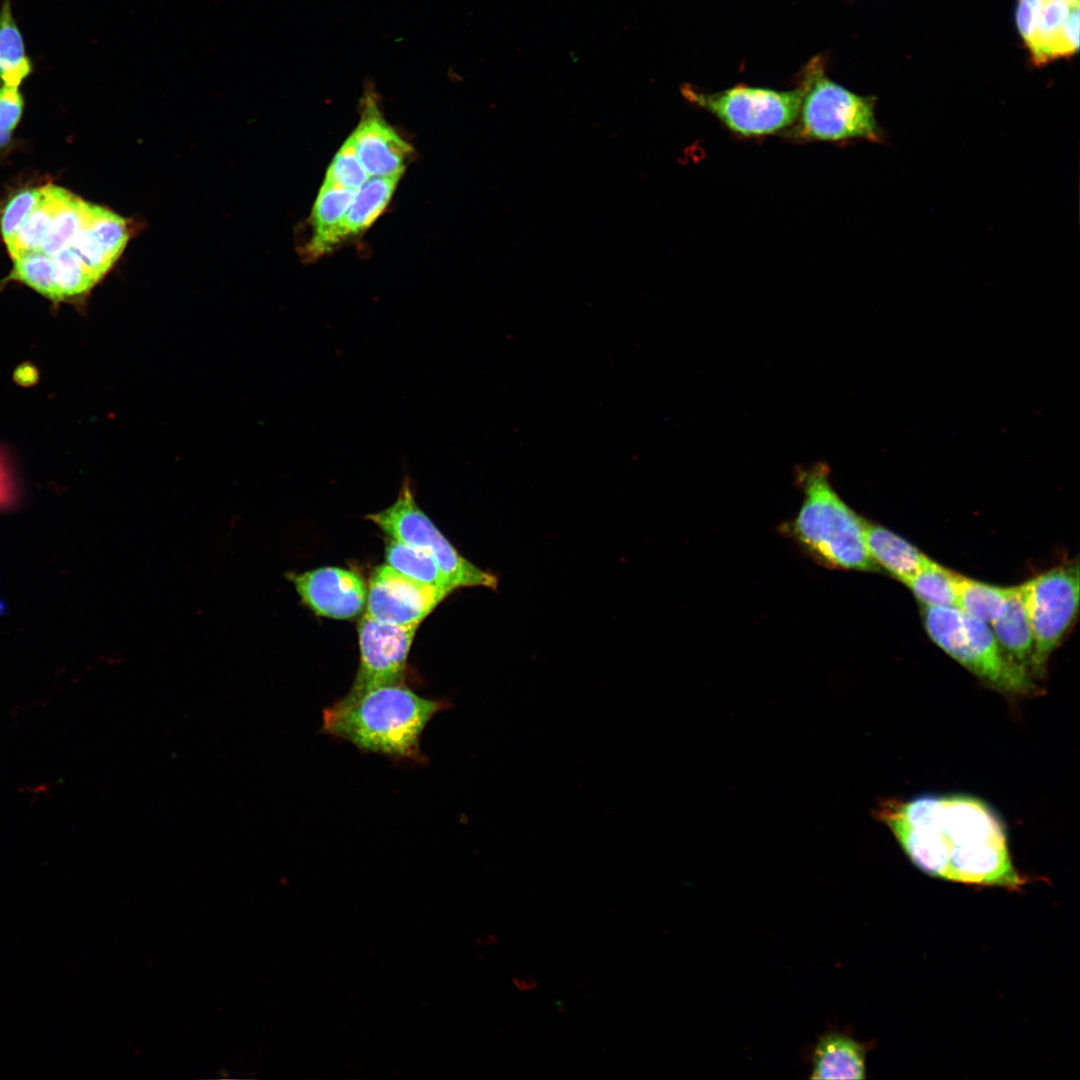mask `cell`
I'll use <instances>...</instances> for the list:
<instances>
[{
  "label": "cell",
  "instance_id": "cell-3",
  "mask_svg": "<svg viewBox=\"0 0 1080 1080\" xmlns=\"http://www.w3.org/2000/svg\"><path fill=\"white\" fill-rule=\"evenodd\" d=\"M803 501L785 532L816 562L831 569L877 571L867 550L864 522L837 494L824 464L797 472Z\"/></svg>",
  "mask_w": 1080,
  "mask_h": 1080
},
{
  "label": "cell",
  "instance_id": "cell-12",
  "mask_svg": "<svg viewBox=\"0 0 1080 1080\" xmlns=\"http://www.w3.org/2000/svg\"><path fill=\"white\" fill-rule=\"evenodd\" d=\"M349 138L370 177L402 175L413 153L411 145L387 123L371 102L367 103Z\"/></svg>",
  "mask_w": 1080,
  "mask_h": 1080
},
{
  "label": "cell",
  "instance_id": "cell-2",
  "mask_svg": "<svg viewBox=\"0 0 1080 1080\" xmlns=\"http://www.w3.org/2000/svg\"><path fill=\"white\" fill-rule=\"evenodd\" d=\"M422 697L404 683L349 691L322 713V731L359 750L393 760L424 763L420 739L431 719L449 708Z\"/></svg>",
  "mask_w": 1080,
  "mask_h": 1080
},
{
  "label": "cell",
  "instance_id": "cell-28",
  "mask_svg": "<svg viewBox=\"0 0 1080 1080\" xmlns=\"http://www.w3.org/2000/svg\"><path fill=\"white\" fill-rule=\"evenodd\" d=\"M41 196V188L22 190L15 194L4 207L1 220V236L5 244L9 243L18 229L36 206Z\"/></svg>",
  "mask_w": 1080,
  "mask_h": 1080
},
{
  "label": "cell",
  "instance_id": "cell-26",
  "mask_svg": "<svg viewBox=\"0 0 1080 1080\" xmlns=\"http://www.w3.org/2000/svg\"><path fill=\"white\" fill-rule=\"evenodd\" d=\"M13 260V269L8 279L19 281L55 302L56 288L52 258L36 250L25 253Z\"/></svg>",
  "mask_w": 1080,
  "mask_h": 1080
},
{
  "label": "cell",
  "instance_id": "cell-27",
  "mask_svg": "<svg viewBox=\"0 0 1080 1080\" xmlns=\"http://www.w3.org/2000/svg\"><path fill=\"white\" fill-rule=\"evenodd\" d=\"M369 178L348 137L329 164L323 182L345 189L358 190Z\"/></svg>",
  "mask_w": 1080,
  "mask_h": 1080
},
{
  "label": "cell",
  "instance_id": "cell-7",
  "mask_svg": "<svg viewBox=\"0 0 1080 1080\" xmlns=\"http://www.w3.org/2000/svg\"><path fill=\"white\" fill-rule=\"evenodd\" d=\"M390 538L431 555L456 590L461 587L496 589L497 577L460 555L431 519L417 505L410 482L405 480L396 501L378 513L368 514Z\"/></svg>",
  "mask_w": 1080,
  "mask_h": 1080
},
{
  "label": "cell",
  "instance_id": "cell-29",
  "mask_svg": "<svg viewBox=\"0 0 1080 1080\" xmlns=\"http://www.w3.org/2000/svg\"><path fill=\"white\" fill-rule=\"evenodd\" d=\"M24 99L18 87L0 86V148L6 146L19 123Z\"/></svg>",
  "mask_w": 1080,
  "mask_h": 1080
},
{
  "label": "cell",
  "instance_id": "cell-25",
  "mask_svg": "<svg viewBox=\"0 0 1080 1080\" xmlns=\"http://www.w3.org/2000/svg\"><path fill=\"white\" fill-rule=\"evenodd\" d=\"M51 258L56 288L55 303H79L98 284L69 248L59 251Z\"/></svg>",
  "mask_w": 1080,
  "mask_h": 1080
},
{
  "label": "cell",
  "instance_id": "cell-8",
  "mask_svg": "<svg viewBox=\"0 0 1080 1080\" xmlns=\"http://www.w3.org/2000/svg\"><path fill=\"white\" fill-rule=\"evenodd\" d=\"M1022 588L1033 634V672L1040 675L1076 616L1078 564L1050 569L1022 584Z\"/></svg>",
  "mask_w": 1080,
  "mask_h": 1080
},
{
  "label": "cell",
  "instance_id": "cell-9",
  "mask_svg": "<svg viewBox=\"0 0 1080 1080\" xmlns=\"http://www.w3.org/2000/svg\"><path fill=\"white\" fill-rule=\"evenodd\" d=\"M449 594L383 564L369 579L365 614L386 624L419 625Z\"/></svg>",
  "mask_w": 1080,
  "mask_h": 1080
},
{
  "label": "cell",
  "instance_id": "cell-21",
  "mask_svg": "<svg viewBox=\"0 0 1080 1080\" xmlns=\"http://www.w3.org/2000/svg\"><path fill=\"white\" fill-rule=\"evenodd\" d=\"M1012 587H999L959 577L956 607L968 616L991 624L1005 611Z\"/></svg>",
  "mask_w": 1080,
  "mask_h": 1080
},
{
  "label": "cell",
  "instance_id": "cell-13",
  "mask_svg": "<svg viewBox=\"0 0 1080 1080\" xmlns=\"http://www.w3.org/2000/svg\"><path fill=\"white\" fill-rule=\"evenodd\" d=\"M1026 47L1036 65L1076 53L1079 48V4L1045 0Z\"/></svg>",
  "mask_w": 1080,
  "mask_h": 1080
},
{
  "label": "cell",
  "instance_id": "cell-6",
  "mask_svg": "<svg viewBox=\"0 0 1080 1080\" xmlns=\"http://www.w3.org/2000/svg\"><path fill=\"white\" fill-rule=\"evenodd\" d=\"M681 93L730 132L745 138L783 134L796 122L802 100L800 86L779 91L741 84L709 93L685 84Z\"/></svg>",
  "mask_w": 1080,
  "mask_h": 1080
},
{
  "label": "cell",
  "instance_id": "cell-16",
  "mask_svg": "<svg viewBox=\"0 0 1080 1080\" xmlns=\"http://www.w3.org/2000/svg\"><path fill=\"white\" fill-rule=\"evenodd\" d=\"M864 535L869 555L878 568L885 569L902 582L931 560L904 538L880 525L865 521Z\"/></svg>",
  "mask_w": 1080,
  "mask_h": 1080
},
{
  "label": "cell",
  "instance_id": "cell-4",
  "mask_svg": "<svg viewBox=\"0 0 1080 1080\" xmlns=\"http://www.w3.org/2000/svg\"><path fill=\"white\" fill-rule=\"evenodd\" d=\"M798 86L802 89L801 105L796 122L783 134L786 137L796 142H883L875 97L858 95L832 81L822 56L803 67Z\"/></svg>",
  "mask_w": 1080,
  "mask_h": 1080
},
{
  "label": "cell",
  "instance_id": "cell-15",
  "mask_svg": "<svg viewBox=\"0 0 1080 1080\" xmlns=\"http://www.w3.org/2000/svg\"><path fill=\"white\" fill-rule=\"evenodd\" d=\"M356 191L323 182L312 208V236L305 248L306 257L318 258L342 243L343 219Z\"/></svg>",
  "mask_w": 1080,
  "mask_h": 1080
},
{
  "label": "cell",
  "instance_id": "cell-1",
  "mask_svg": "<svg viewBox=\"0 0 1080 1080\" xmlns=\"http://www.w3.org/2000/svg\"><path fill=\"white\" fill-rule=\"evenodd\" d=\"M877 817L921 871L953 882L1016 890L1026 881L1009 853L999 816L965 794L921 795L881 803Z\"/></svg>",
  "mask_w": 1080,
  "mask_h": 1080
},
{
  "label": "cell",
  "instance_id": "cell-11",
  "mask_svg": "<svg viewBox=\"0 0 1080 1080\" xmlns=\"http://www.w3.org/2000/svg\"><path fill=\"white\" fill-rule=\"evenodd\" d=\"M302 602L316 615L333 619H353L364 609L367 586L352 570L322 567L303 573H289Z\"/></svg>",
  "mask_w": 1080,
  "mask_h": 1080
},
{
  "label": "cell",
  "instance_id": "cell-17",
  "mask_svg": "<svg viewBox=\"0 0 1080 1080\" xmlns=\"http://www.w3.org/2000/svg\"><path fill=\"white\" fill-rule=\"evenodd\" d=\"M1001 648L1016 664L1033 672V634L1022 585L1012 587L1005 611L991 623Z\"/></svg>",
  "mask_w": 1080,
  "mask_h": 1080
},
{
  "label": "cell",
  "instance_id": "cell-32",
  "mask_svg": "<svg viewBox=\"0 0 1080 1080\" xmlns=\"http://www.w3.org/2000/svg\"><path fill=\"white\" fill-rule=\"evenodd\" d=\"M1063 1L1068 2L1070 4H1079V0H1063Z\"/></svg>",
  "mask_w": 1080,
  "mask_h": 1080
},
{
  "label": "cell",
  "instance_id": "cell-19",
  "mask_svg": "<svg viewBox=\"0 0 1080 1080\" xmlns=\"http://www.w3.org/2000/svg\"><path fill=\"white\" fill-rule=\"evenodd\" d=\"M34 70L22 31L12 11V1L0 6V86L19 87Z\"/></svg>",
  "mask_w": 1080,
  "mask_h": 1080
},
{
  "label": "cell",
  "instance_id": "cell-23",
  "mask_svg": "<svg viewBox=\"0 0 1080 1080\" xmlns=\"http://www.w3.org/2000/svg\"><path fill=\"white\" fill-rule=\"evenodd\" d=\"M959 577V574L930 560L903 583L925 607H956Z\"/></svg>",
  "mask_w": 1080,
  "mask_h": 1080
},
{
  "label": "cell",
  "instance_id": "cell-22",
  "mask_svg": "<svg viewBox=\"0 0 1080 1080\" xmlns=\"http://www.w3.org/2000/svg\"><path fill=\"white\" fill-rule=\"evenodd\" d=\"M385 559L386 564L414 580L449 593L455 590L435 559L420 549L390 538L386 542Z\"/></svg>",
  "mask_w": 1080,
  "mask_h": 1080
},
{
  "label": "cell",
  "instance_id": "cell-31",
  "mask_svg": "<svg viewBox=\"0 0 1080 1080\" xmlns=\"http://www.w3.org/2000/svg\"><path fill=\"white\" fill-rule=\"evenodd\" d=\"M512 983L520 992L531 991L538 986L537 980L528 975L513 977Z\"/></svg>",
  "mask_w": 1080,
  "mask_h": 1080
},
{
  "label": "cell",
  "instance_id": "cell-20",
  "mask_svg": "<svg viewBox=\"0 0 1080 1080\" xmlns=\"http://www.w3.org/2000/svg\"><path fill=\"white\" fill-rule=\"evenodd\" d=\"M68 194L69 191L51 184L41 187V196L36 206L12 240L6 244L12 259L39 250L53 216Z\"/></svg>",
  "mask_w": 1080,
  "mask_h": 1080
},
{
  "label": "cell",
  "instance_id": "cell-5",
  "mask_svg": "<svg viewBox=\"0 0 1080 1080\" xmlns=\"http://www.w3.org/2000/svg\"><path fill=\"white\" fill-rule=\"evenodd\" d=\"M924 626L944 652L1001 692L1023 695L1035 686L1031 673L1011 660L987 623L957 607H924Z\"/></svg>",
  "mask_w": 1080,
  "mask_h": 1080
},
{
  "label": "cell",
  "instance_id": "cell-24",
  "mask_svg": "<svg viewBox=\"0 0 1080 1080\" xmlns=\"http://www.w3.org/2000/svg\"><path fill=\"white\" fill-rule=\"evenodd\" d=\"M89 203L69 192L53 216L39 251L52 257L68 248L85 225Z\"/></svg>",
  "mask_w": 1080,
  "mask_h": 1080
},
{
  "label": "cell",
  "instance_id": "cell-10",
  "mask_svg": "<svg viewBox=\"0 0 1080 1080\" xmlns=\"http://www.w3.org/2000/svg\"><path fill=\"white\" fill-rule=\"evenodd\" d=\"M418 626L391 625L363 615L358 625L359 667L350 691L404 683Z\"/></svg>",
  "mask_w": 1080,
  "mask_h": 1080
},
{
  "label": "cell",
  "instance_id": "cell-30",
  "mask_svg": "<svg viewBox=\"0 0 1080 1080\" xmlns=\"http://www.w3.org/2000/svg\"><path fill=\"white\" fill-rule=\"evenodd\" d=\"M1045 0H1018L1016 24L1025 45L1031 39Z\"/></svg>",
  "mask_w": 1080,
  "mask_h": 1080
},
{
  "label": "cell",
  "instance_id": "cell-18",
  "mask_svg": "<svg viewBox=\"0 0 1080 1080\" xmlns=\"http://www.w3.org/2000/svg\"><path fill=\"white\" fill-rule=\"evenodd\" d=\"M402 175L370 177L352 199L341 227V242L365 232L388 206Z\"/></svg>",
  "mask_w": 1080,
  "mask_h": 1080
},
{
  "label": "cell",
  "instance_id": "cell-14",
  "mask_svg": "<svg viewBox=\"0 0 1080 1080\" xmlns=\"http://www.w3.org/2000/svg\"><path fill=\"white\" fill-rule=\"evenodd\" d=\"M867 1052L866 1044L848 1033L826 1031L807 1050L810 1079H864Z\"/></svg>",
  "mask_w": 1080,
  "mask_h": 1080
}]
</instances>
